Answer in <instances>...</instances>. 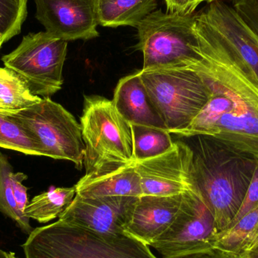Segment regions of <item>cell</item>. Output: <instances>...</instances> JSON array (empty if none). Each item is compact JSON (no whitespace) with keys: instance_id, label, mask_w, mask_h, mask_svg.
Masks as SVG:
<instances>
[{"instance_id":"25","label":"cell","mask_w":258,"mask_h":258,"mask_svg":"<svg viewBox=\"0 0 258 258\" xmlns=\"http://www.w3.org/2000/svg\"><path fill=\"white\" fill-rule=\"evenodd\" d=\"M241 18L258 35V0H230Z\"/></svg>"},{"instance_id":"34","label":"cell","mask_w":258,"mask_h":258,"mask_svg":"<svg viewBox=\"0 0 258 258\" xmlns=\"http://www.w3.org/2000/svg\"><path fill=\"white\" fill-rule=\"evenodd\" d=\"M3 40H2L1 38H0V48H1L2 45H3Z\"/></svg>"},{"instance_id":"30","label":"cell","mask_w":258,"mask_h":258,"mask_svg":"<svg viewBox=\"0 0 258 258\" xmlns=\"http://www.w3.org/2000/svg\"><path fill=\"white\" fill-rule=\"evenodd\" d=\"M234 258H258V245L241 253Z\"/></svg>"},{"instance_id":"11","label":"cell","mask_w":258,"mask_h":258,"mask_svg":"<svg viewBox=\"0 0 258 258\" xmlns=\"http://www.w3.org/2000/svg\"><path fill=\"white\" fill-rule=\"evenodd\" d=\"M142 196L180 195L194 189L192 150L183 141H176L163 154L135 162Z\"/></svg>"},{"instance_id":"21","label":"cell","mask_w":258,"mask_h":258,"mask_svg":"<svg viewBox=\"0 0 258 258\" xmlns=\"http://www.w3.org/2000/svg\"><path fill=\"white\" fill-rule=\"evenodd\" d=\"M132 128L135 162L156 157L174 145L166 129L138 125H132Z\"/></svg>"},{"instance_id":"2","label":"cell","mask_w":258,"mask_h":258,"mask_svg":"<svg viewBox=\"0 0 258 258\" xmlns=\"http://www.w3.org/2000/svg\"><path fill=\"white\" fill-rule=\"evenodd\" d=\"M192 177L215 217L218 233L237 215L255 171L257 159L212 137H192Z\"/></svg>"},{"instance_id":"1","label":"cell","mask_w":258,"mask_h":258,"mask_svg":"<svg viewBox=\"0 0 258 258\" xmlns=\"http://www.w3.org/2000/svg\"><path fill=\"white\" fill-rule=\"evenodd\" d=\"M195 17L202 59L191 69L203 77L211 97L190 125L175 135L212 137L258 160V87L197 13Z\"/></svg>"},{"instance_id":"6","label":"cell","mask_w":258,"mask_h":258,"mask_svg":"<svg viewBox=\"0 0 258 258\" xmlns=\"http://www.w3.org/2000/svg\"><path fill=\"white\" fill-rule=\"evenodd\" d=\"M138 72L150 100L171 135L187 128L210 98L207 83L190 68Z\"/></svg>"},{"instance_id":"9","label":"cell","mask_w":258,"mask_h":258,"mask_svg":"<svg viewBox=\"0 0 258 258\" xmlns=\"http://www.w3.org/2000/svg\"><path fill=\"white\" fill-rule=\"evenodd\" d=\"M218 233L213 214L194 187L183 194L174 221L150 246L162 258H174L212 249Z\"/></svg>"},{"instance_id":"19","label":"cell","mask_w":258,"mask_h":258,"mask_svg":"<svg viewBox=\"0 0 258 258\" xmlns=\"http://www.w3.org/2000/svg\"><path fill=\"white\" fill-rule=\"evenodd\" d=\"M258 227V206L217 235L214 248L231 258L245 251Z\"/></svg>"},{"instance_id":"23","label":"cell","mask_w":258,"mask_h":258,"mask_svg":"<svg viewBox=\"0 0 258 258\" xmlns=\"http://www.w3.org/2000/svg\"><path fill=\"white\" fill-rule=\"evenodd\" d=\"M12 173L13 167L7 156L0 153V212L15 221L23 232L30 234L33 230L30 219L20 212L14 197Z\"/></svg>"},{"instance_id":"26","label":"cell","mask_w":258,"mask_h":258,"mask_svg":"<svg viewBox=\"0 0 258 258\" xmlns=\"http://www.w3.org/2000/svg\"><path fill=\"white\" fill-rule=\"evenodd\" d=\"M258 206V160L257 159V164H256L255 171H254V175H253L252 180L250 183L247 190L246 195L245 199L241 205L240 209L238 212L237 215L233 218L232 222L229 224L228 228L230 226L233 225L236 221H239L242 216L246 215L250 211L252 210L254 208ZM226 228V229H227ZM225 229V230H226Z\"/></svg>"},{"instance_id":"8","label":"cell","mask_w":258,"mask_h":258,"mask_svg":"<svg viewBox=\"0 0 258 258\" xmlns=\"http://www.w3.org/2000/svg\"><path fill=\"white\" fill-rule=\"evenodd\" d=\"M9 116L33 133L45 156L71 161L82 168L85 145L81 125L60 104L42 98L38 104Z\"/></svg>"},{"instance_id":"32","label":"cell","mask_w":258,"mask_h":258,"mask_svg":"<svg viewBox=\"0 0 258 258\" xmlns=\"http://www.w3.org/2000/svg\"><path fill=\"white\" fill-rule=\"evenodd\" d=\"M0 258H18L15 255V254L12 252H6L0 249Z\"/></svg>"},{"instance_id":"27","label":"cell","mask_w":258,"mask_h":258,"mask_svg":"<svg viewBox=\"0 0 258 258\" xmlns=\"http://www.w3.org/2000/svg\"><path fill=\"white\" fill-rule=\"evenodd\" d=\"M27 176L22 172L12 173V183L13 188L14 197L16 201L17 206L20 212L24 215V210L28 205L27 199V188L23 184L22 182L27 180Z\"/></svg>"},{"instance_id":"5","label":"cell","mask_w":258,"mask_h":258,"mask_svg":"<svg viewBox=\"0 0 258 258\" xmlns=\"http://www.w3.org/2000/svg\"><path fill=\"white\" fill-rule=\"evenodd\" d=\"M195 14L180 15L159 9L140 23L137 48L144 56L141 71L191 68L201 60Z\"/></svg>"},{"instance_id":"33","label":"cell","mask_w":258,"mask_h":258,"mask_svg":"<svg viewBox=\"0 0 258 258\" xmlns=\"http://www.w3.org/2000/svg\"><path fill=\"white\" fill-rule=\"evenodd\" d=\"M213 1H215V0H204V2H206V3H210Z\"/></svg>"},{"instance_id":"35","label":"cell","mask_w":258,"mask_h":258,"mask_svg":"<svg viewBox=\"0 0 258 258\" xmlns=\"http://www.w3.org/2000/svg\"><path fill=\"white\" fill-rule=\"evenodd\" d=\"M164 1H165V0H164Z\"/></svg>"},{"instance_id":"28","label":"cell","mask_w":258,"mask_h":258,"mask_svg":"<svg viewBox=\"0 0 258 258\" xmlns=\"http://www.w3.org/2000/svg\"><path fill=\"white\" fill-rule=\"evenodd\" d=\"M204 0H165L169 13L189 15L195 13L196 9Z\"/></svg>"},{"instance_id":"18","label":"cell","mask_w":258,"mask_h":258,"mask_svg":"<svg viewBox=\"0 0 258 258\" xmlns=\"http://www.w3.org/2000/svg\"><path fill=\"white\" fill-rule=\"evenodd\" d=\"M33 95L27 82L13 70L0 68V113L10 115L40 102Z\"/></svg>"},{"instance_id":"12","label":"cell","mask_w":258,"mask_h":258,"mask_svg":"<svg viewBox=\"0 0 258 258\" xmlns=\"http://www.w3.org/2000/svg\"><path fill=\"white\" fill-rule=\"evenodd\" d=\"M36 18L50 34L69 41L99 36L95 0H34Z\"/></svg>"},{"instance_id":"7","label":"cell","mask_w":258,"mask_h":258,"mask_svg":"<svg viewBox=\"0 0 258 258\" xmlns=\"http://www.w3.org/2000/svg\"><path fill=\"white\" fill-rule=\"evenodd\" d=\"M68 42L46 31L28 33L2 60L27 82L33 95L50 98L63 85Z\"/></svg>"},{"instance_id":"17","label":"cell","mask_w":258,"mask_h":258,"mask_svg":"<svg viewBox=\"0 0 258 258\" xmlns=\"http://www.w3.org/2000/svg\"><path fill=\"white\" fill-rule=\"evenodd\" d=\"M98 25L136 27L157 7V0H95Z\"/></svg>"},{"instance_id":"20","label":"cell","mask_w":258,"mask_h":258,"mask_svg":"<svg viewBox=\"0 0 258 258\" xmlns=\"http://www.w3.org/2000/svg\"><path fill=\"white\" fill-rule=\"evenodd\" d=\"M76 194L75 186L54 188L42 192L33 197L28 203L24 210V215L41 224L49 222L61 215L72 203Z\"/></svg>"},{"instance_id":"29","label":"cell","mask_w":258,"mask_h":258,"mask_svg":"<svg viewBox=\"0 0 258 258\" xmlns=\"http://www.w3.org/2000/svg\"><path fill=\"white\" fill-rule=\"evenodd\" d=\"M174 258H231L226 255L224 253L212 248L207 251H200V252L192 253V254H186V255L179 256Z\"/></svg>"},{"instance_id":"10","label":"cell","mask_w":258,"mask_h":258,"mask_svg":"<svg viewBox=\"0 0 258 258\" xmlns=\"http://www.w3.org/2000/svg\"><path fill=\"white\" fill-rule=\"evenodd\" d=\"M197 17L237 59L258 87V35L225 0H215Z\"/></svg>"},{"instance_id":"13","label":"cell","mask_w":258,"mask_h":258,"mask_svg":"<svg viewBox=\"0 0 258 258\" xmlns=\"http://www.w3.org/2000/svg\"><path fill=\"white\" fill-rule=\"evenodd\" d=\"M138 197H83L76 194L59 221L92 231L125 233L129 211Z\"/></svg>"},{"instance_id":"24","label":"cell","mask_w":258,"mask_h":258,"mask_svg":"<svg viewBox=\"0 0 258 258\" xmlns=\"http://www.w3.org/2000/svg\"><path fill=\"white\" fill-rule=\"evenodd\" d=\"M28 0H0V38L3 43L19 34L27 16Z\"/></svg>"},{"instance_id":"4","label":"cell","mask_w":258,"mask_h":258,"mask_svg":"<svg viewBox=\"0 0 258 258\" xmlns=\"http://www.w3.org/2000/svg\"><path fill=\"white\" fill-rule=\"evenodd\" d=\"M86 174L101 172L135 162L132 125L104 97H85L80 119Z\"/></svg>"},{"instance_id":"14","label":"cell","mask_w":258,"mask_h":258,"mask_svg":"<svg viewBox=\"0 0 258 258\" xmlns=\"http://www.w3.org/2000/svg\"><path fill=\"white\" fill-rule=\"evenodd\" d=\"M182 201L183 194L138 197L129 211L125 233L150 246L170 227Z\"/></svg>"},{"instance_id":"3","label":"cell","mask_w":258,"mask_h":258,"mask_svg":"<svg viewBox=\"0 0 258 258\" xmlns=\"http://www.w3.org/2000/svg\"><path fill=\"white\" fill-rule=\"evenodd\" d=\"M23 248L26 258H158L128 233H98L59 220L34 229Z\"/></svg>"},{"instance_id":"16","label":"cell","mask_w":258,"mask_h":258,"mask_svg":"<svg viewBox=\"0 0 258 258\" xmlns=\"http://www.w3.org/2000/svg\"><path fill=\"white\" fill-rule=\"evenodd\" d=\"M83 197H132L143 195L135 162L101 172L86 174L75 185Z\"/></svg>"},{"instance_id":"15","label":"cell","mask_w":258,"mask_h":258,"mask_svg":"<svg viewBox=\"0 0 258 258\" xmlns=\"http://www.w3.org/2000/svg\"><path fill=\"white\" fill-rule=\"evenodd\" d=\"M112 101L119 114L131 125L166 129L141 81L139 72L119 80Z\"/></svg>"},{"instance_id":"31","label":"cell","mask_w":258,"mask_h":258,"mask_svg":"<svg viewBox=\"0 0 258 258\" xmlns=\"http://www.w3.org/2000/svg\"><path fill=\"white\" fill-rule=\"evenodd\" d=\"M257 245H258V227L257 230H256L255 234L254 235L252 239H251V240L250 241L249 244H248V247H247L245 251H247V250L251 249V248H254V247L257 246Z\"/></svg>"},{"instance_id":"22","label":"cell","mask_w":258,"mask_h":258,"mask_svg":"<svg viewBox=\"0 0 258 258\" xmlns=\"http://www.w3.org/2000/svg\"><path fill=\"white\" fill-rule=\"evenodd\" d=\"M0 147L26 155L44 156L43 150L33 133L9 115L0 113Z\"/></svg>"}]
</instances>
